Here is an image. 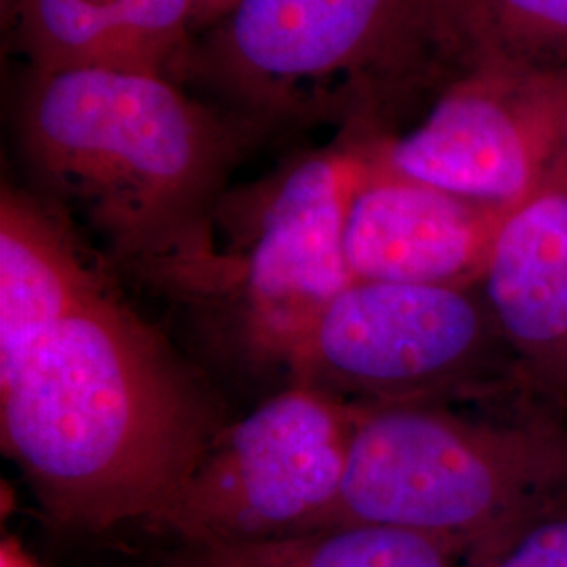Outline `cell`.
<instances>
[{"label": "cell", "instance_id": "3", "mask_svg": "<svg viewBox=\"0 0 567 567\" xmlns=\"http://www.w3.org/2000/svg\"><path fill=\"white\" fill-rule=\"evenodd\" d=\"M362 166L358 133L225 192L194 240L143 276L225 320L246 360L288 368L349 284L343 225Z\"/></svg>", "mask_w": 567, "mask_h": 567}, {"label": "cell", "instance_id": "5", "mask_svg": "<svg viewBox=\"0 0 567 567\" xmlns=\"http://www.w3.org/2000/svg\"><path fill=\"white\" fill-rule=\"evenodd\" d=\"M456 34L452 0H240L194 41V84L255 131L364 133L379 89L423 34Z\"/></svg>", "mask_w": 567, "mask_h": 567}, {"label": "cell", "instance_id": "8", "mask_svg": "<svg viewBox=\"0 0 567 567\" xmlns=\"http://www.w3.org/2000/svg\"><path fill=\"white\" fill-rule=\"evenodd\" d=\"M362 166L343 225L353 282L465 286L482 274L496 229L482 204L408 179L381 163L362 133Z\"/></svg>", "mask_w": 567, "mask_h": 567}, {"label": "cell", "instance_id": "6", "mask_svg": "<svg viewBox=\"0 0 567 567\" xmlns=\"http://www.w3.org/2000/svg\"><path fill=\"white\" fill-rule=\"evenodd\" d=\"M355 402L290 381L225 425L147 524L177 545L246 543L320 529L343 486Z\"/></svg>", "mask_w": 567, "mask_h": 567}, {"label": "cell", "instance_id": "1", "mask_svg": "<svg viewBox=\"0 0 567 567\" xmlns=\"http://www.w3.org/2000/svg\"><path fill=\"white\" fill-rule=\"evenodd\" d=\"M224 426L210 393L107 282L0 381L2 447L70 529L147 526Z\"/></svg>", "mask_w": 567, "mask_h": 567}, {"label": "cell", "instance_id": "14", "mask_svg": "<svg viewBox=\"0 0 567 567\" xmlns=\"http://www.w3.org/2000/svg\"><path fill=\"white\" fill-rule=\"evenodd\" d=\"M456 34H471L489 18L545 37L567 39V0H452Z\"/></svg>", "mask_w": 567, "mask_h": 567}, {"label": "cell", "instance_id": "9", "mask_svg": "<svg viewBox=\"0 0 567 567\" xmlns=\"http://www.w3.org/2000/svg\"><path fill=\"white\" fill-rule=\"evenodd\" d=\"M543 124L515 110L498 84L477 76L452 86L425 122L374 156L408 179L475 204H524L545 156Z\"/></svg>", "mask_w": 567, "mask_h": 567}, {"label": "cell", "instance_id": "7", "mask_svg": "<svg viewBox=\"0 0 567 567\" xmlns=\"http://www.w3.org/2000/svg\"><path fill=\"white\" fill-rule=\"evenodd\" d=\"M508 355L515 358L484 292L351 282L328 305L288 374L349 402L358 398L355 404H437L498 381Z\"/></svg>", "mask_w": 567, "mask_h": 567}, {"label": "cell", "instance_id": "10", "mask_svg": "<svg viewBox=\"0 0 567 567\" xmlns=\"http://www.w3.org/2000/svg\"><path fill=\"white\" fill-rule=\"evenodd\" d=\"M484 299L532 379L567 393V194L529 198L489 246Z\"/></svg>", "mask_w": 567, "mask_h": 567}, {"label": "cell", "instance_id": "4", "mask_svg": "<svg viewBox=\"0 0 567 567\" xmlns=\"http://www.w3.org/2000/svg\"><path fill=\"white\" fill-rule=\"evenodd\" d=\"M324 527H393L484 561L567 501V431L477 423L437 404H355Z\"/></svg>", "mask_w": 567, "mask_h": 567}, {"label": "cell", "instance_id": "17", "mask_svg": "<svg viewBox=\"0 0 567 567\" xmlns=\"http://www.w3.org/2000/svg\"><path fill=\"white\" fill-rule=\"evenodd\" d=\"M0 567H47L21 545L16 536H4L0 543Z\"/></svg>", "mask_w": 567, "mask_h": 567}, {"label": "cell", "instance_id": "12", "mask_svg": "<svg viewBox=\"0 0 567 567\" xmlns=\"http://www.w3.org/2000/svg\"><path fill=\"white\" fill-rule=\"evenodd\" d=\"M72 219L58 204L4 183L0 194V381L95 292Z\"/></svg>", "mask_w": 567, "mask_h": 567}, {"label": "cell", "instance_id": "15", "mask_svg": "<svg viewBox=\"0 0 567 567\" xmlns=\"http://www.w3.org/2000/svg\"><path fill=\"white\" fill-rule=\"evenodd\" d=\"M471 567H567V505L527 522L503 547Z\"/></svg>", "mask_w": 567, "mask_h": 567}, {"label": "cell", "instance_id": "18", "mask_svg": "<svg viewBox=\"0 0 567 567\" xmlns=\"http://www.w3.org/2000/svg\"><path fill=\"white\" fill-rule=\"evenodd\" d=\"M7 2H9V4H11V0H4V4H7Z\"/></svg>", "mask_w": 567, "mask_h": 567}, {"label": "cell", "instance_id": "2", "mask_svg": "<svg viewBox=\"0 0 567 567\" xmlns=\"http://www.w3.org/2000/svg\"><path fill=\"white\" fill-rule=\"evenodd\" d=\"M18 131L47 200L79 210L142 276L194 240L259 142L182 82L131 68L30 70Z\"/></svg>", "mask_w": 567, "mask_h": 567}, {"label": "cell", "instance_id": "11", "mask_svg": "<svg viewBox=\"0 0 567 567\" xmlns=\"http://www.w3.org/2000/svg\"><path fill=\"white\" fill-rule=\"evenodd\" d=\"M30 70L131 68L182 82L196 41L194 0H11Z\"/></svg>", "mask_w": 567, "mask_h": 567}, {"label": "cell", "instance_id": "16", "mask_svg": "<svg viewBox=\"0 0 567 567\" xmlns=\"http://www.w3.org/2000/svg\"><path fill=\"white\" fill-rule=\"evenodd\" d=\"M240 0H194V16H196V37L210 28L213 23L224 20L225 16L238 4Z\"/></svg>", "mask_w": 567, "mask_h": 567}, {"label": "cell", "instance_id": "13", "mask_svg": "<svg viewBox=\"0 0 567 567\" xmlns=\"http://www.w3.org/2000/svg\"><path fill=\"white\" fill-rule=\"evenodd\" d=\"M145 567H468L437 538L393 527L309 529L246 543L177 545Z\"/></svg>", "mask_w": 567, "mask_h": 567}]
</instances>
